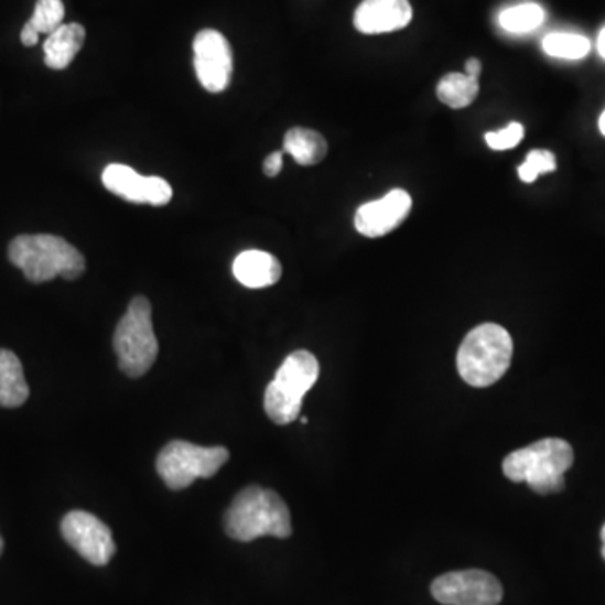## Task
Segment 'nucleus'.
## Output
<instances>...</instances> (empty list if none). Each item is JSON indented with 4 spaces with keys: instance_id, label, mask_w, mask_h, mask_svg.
<instances>
[{
    "instance_id": "nucleus-1",
    "label": "nucleus",
    "mask_w": 605,
    "mask_h": 605,
    "mask_svg": "<svg viewBox=\"0 0 605 605\" xmlns=\"http://www.w3.org/2000/svg\"><path fill=\"white\" fill-rule=\"evenodd\" d=\"M9 261L21 269L31 283L54 278L78 280L85 274V256L66 239L53 234H22L9 245Z\"/></svg>"
},
{
    "instance_id": "nucleus-2",
    "label": "nucleus",
    "mask_w": 605,
    "mask_h": 605,
    "mask_svg": "<svg viewBox=\"0 0 605 605\" xmlns=\"http://www.w3.org/2000/svg\"><path fill=\"white\" fill-rule=\"evenodd\" d=\"M224 530L236 542L248 543L259 537L288 538L293 533L287 503L273 489L248 486L234 498L224 515Z\"/></svg>"
},
{
    "instance_id": "nucleus-3",
    "label": "nucleus",
    "mask_w": 605,
    "mask_h": 605,
    "mask_svg": "<svg viewBox=\"0 0 605 605\" xmlns=\"http://www.w3.org/2000/svg\"><path fill=\"white\" fill-rule=\"evenodd\" d=\"M572 464V446L549 437L508 454L503 461V473L510 482L527 483L538 495H552L565 489V471Z\"/></svg>"
},
{
    "instance_id": "nucleus-4",
    "label": "nucleus",
    "mask_w": 605,
    "mask_h": 605,
    "mask_svg": "<svg viewBox=\"0 0 605 605\" xmlns=\"http://www.w3.org/2000/svg\"><path fill=\"white\" fill-rule=\"evenodd\" d=\"M514 341L507 328L496 323H483L471 329L457 350V372L471 387L493 386L511 365Z\"/></svg>"
},
{
    "instance_id": "nucleus-5",
    "label": "nucleus",
    "mask_w": 605,
    "mask_h": 605,
    "mask_svg": "<svg viewBox=\"0 0 605 605\" xmlns=\"http://www.w3.org/2000/svg\"><path fill=\"white\" fill-rule=\"evenodd\" d=\"M115 354L121 372L131 379L145 376L159 357V342L153 332L152 305L145 296L130 301L114 335Z\"/></svg>"
},
{
    "instance_id": "nucleus-6",
    "label": "nucleus",
    "mask_w": 605,
    "mask_h": 605,
    "mask_svg": "<svg viewBox=\"0 0 605 605\" xmlns=\"http://www.w3.org/2000/svg\"><path fill=\"white\" fill-rule=\"evenodd\" d=\"M318 376L320 364L312 352L296 350L288 355L273 382L266 387L264 411L268 418L278 425L296 421L303 397L315 386Z\"/></svg>"
},
{
    "instance_id": "nucleus-7",
    "label": "nucleus",
    "mask_w": 605,
    "mask_h": 605,
    "mask_svg": "<svg viewBox=\"0 0 605 605\" xmlns=\"http://www.w3.org/2000/svg\"><path fill=\"white\" fill-rule=\"evenodd\" d=\"M229 461L223 446L202 447L187 441H172L156 457V473L174 491L188 488L195 479L213 478Z\"/></svg>"
},
{
    "instance_id": "nucleus-8",
    "label": "nucleus",
    "mask_w": 605,
    "mask_h": 605,
    "mask_svg": "<svg viewBox=\"0 0 605 605\" xmlns=\"http://www.w3.org/2000/svg\"><path fill=\"white\" fill-rule=\"evenodd\" d=\"M432 597L444 605H498L503 587L485 570H457L441 575L431 585Z\"/></svg>"
},
{
    "instance_id": "nucleus-9",
    "label": "nucleus",
    "mask_w": 605,
    "mask_h": 605,
    "mask_svg": "<svg viewBox=\"0 0 605 605\" xmlns=\"http://www.w3.org/2000/svg\"><path fill=\"white\" fill-rule=\"evenodd\" d=\"M61 533L91 565H107L117 552L110 528L88 511H69L61 521Z\"/></svg>"
},
{
    "instance_id": "nucleus-10",
    "label": "nucleus",
    "mask_w": 605,
    "mask_h": 605,
    "mask_svg": "<svg viewBox=\"0 0 605 605\" xmlns=\"http://www.w3.org/2000/svg\"><path fill=\"white\" fill-rule=\"evenodd\" d=\"M194 67L198 83L209 93H223L233 78L229 41L214 29H204L194 40Z\"/></svg>"
},
{
    "instance_id": "nucleus-11",
    "label": "nucleus",
    "mask_w": 605,
    "mask_h": 605,
    "mask_svg": "<svg viewBox=\"0 0 605 605\" xmlns=\"http://www.w3.org/2000/svg\"><path fill=\"white\" fill-rule=\"evenodd\" d=\"M412 209L409 192L393 188L379 201L367 202L355 214V229L365 238L377 239L396 230Z\"/></svg>"
},
{
    "instance_id": "nucleus-12",
    "label": "nucleus",
    "mask_w": 605,
    "mask_h": 605,
    "mask_svg": "<svg viewBox=\"0 0 605 605\" xmlns=\"http://www.w3.org/2000/svg\"><path fill=\"white\" fill-rule=\"evenodd\" d=\"M411 21L409 0H364L354 15L355 29L361 34L399 31Z\"/></svg>"
},
{
    "instance_id": "nucleus-13",
    "label": "nucleus",
    "mask_w": 605,
    "mask_h": 605,
    "mask_svg": "<svg viewBox=\"0 0 605 605\" xmlns=\"http://www.w3.org/2000/svg\"><path fill=\"white\" fill-rule=\"evenodd\" d=\"M233 273L239 283L252 290L273 287L283 274V266L273 255L264 251H245L234 259Z\"/></svg>"
},
{
    "instance_id": "nucleus-14",
    "label": "nucleus",
    "mask_w": 605,
    "mask_h": 605,
    "mask_svg": "<svg viewBox=\"0 0 605 605\" xmlns=\"http://www.w3.org/2000/svg\"><path fill=\"white\" fill-rule=\"evenodd\" d=\"M86 31L78 22L63 24L44 43V63L51 69H66L85 44Z\"/></svg>"
},
{
    "instance_id": "nucleus-15",
    "label": "nucleus",
    "mask_w": 605,
    "mask_h": 605,
    "mask_svg": "<svg viewBox=\"0 0 605 605\" xmlns=\"http://www.w3.org/2000/svg\"><path fill=\"white\" fill-rule=\"evenodd\" d=\"M101 181L111 194L118 195L131 204H149L150 202V177H142L131 166L111 163L105 169Z\"/></svg>"
},
{
    "instance_id": "nucleus-16",
    "label": "nucleus",
    "mask_w": 605,
    "mask_h": 605,
    "mask_svg": "<svg viewBox=\"0 0 605 605\" xmlns=\"http://www.w3.org/2000/svg\"><path fill=\"white\" fill-rule=\"evenodd\" d=\"M29 399L24 368L18 355L11 350H0V408H21Z\"/></svg>"
},
{
    "instance_id": "nucleus-17",
    "label": "nucleus",
    "mask_w": 605,
    "mask_h": 605,
    "mask_svg": "<svg viewBox=\"0 0 605 605\" xmlns=\"http://www.w3.org/2000/svg\"><path fill=\"white\" fill-rule=\"evenodd\" d=\"M284 152L300 165L312 166L325 160L328 143L318 131L294 127L284 134Z\"/></svg>"
},
{
    "instance_id": "nucleus-18",
    "label": "nucleus",
    "mask_w": 605,
    "mask_h": 605,
    "mask_svg": "<svg viewBox=\"0 0 605 605\" xmlns=\"http://www.w3.org/2000/svg\"><path fill=\"white\" fill-rule=\"evenodd\" d=\"M478 78H471L461 73H450L441 78L437 85V98L441 104L447 105L453 110L469 107L478 98Z\"/></svg>"
},
{
    "instance_id": "nucleus-19",
    "label": "nucleus",
    "mask_w": 605,
    "mask_h": 605,
    "mask_svg": "<svg viewBox=\"0 0 605 605\" xmlns=\"http://www.w3.org/2000/svg\"><path fill=\"white\" fill-rule=\"evenodd\" d=\"M543 50L560 60H582L591 51V41L572 32H553L543 40Z\"/></svg>"
},
{
    "instance_id": "nucleus-20",
    "label": "nucleus",
    "mask_w": 605,
    "mask_h": 605,
    "mask_svg": "<svg viewBox=\"0 0 605 605\" xmlns=\"http://www.w3.org/2000/svg\"><path fill=\"white\" fill-rule=\"evenodd\" d=\"M545 12L538 4H521L507 9L499 14V24L505 31L523 34L542 24Z\"/></svg>"
},
{
    "instance_id": "nucleus-21",
    "label": "nucleus",
    "mask_w": 605,
    "mask_h": 605,
    "mask_svg": "<svg viewBox=\"0 0 605 605\" xmlns=\"http://www.w3.org/2000/svg\"><path fill=\"white\" fill-rule=\"evenodd\" d=\"M64 4L63 0H37L36 8L29 19V24L36 29L40 34H53L57 28L63 25Z\"/></svg>"
},
{
    "instance_id": "nucleus-22",
    "label": "nucleus",
    "mask_w": 605,
    "mask_h": 605,
    "mask_svg": "<svg viewBox=\"0 0 605 605\" xmlns=\"http://www.w3.org/2000/svg\"><path fill=\"white\" fill-rule=\"evenodd\" d=\"M557 169V159L550 150H531L527 160L518 166V177L521 182L537 181L538 175L553 172Z\"/></svg>"
},
{
    "instance_id": "nucleus-23",
    "label": "nucleus",
    "mask_w": 605,
    "mask_h": 605,
    "mask_svg": "<svg viewBox=\"0 0 605 605\" xmlns=\"http://www.w3.org/2000/svg\"><path fill=\"white\" fill-rule=\"evenodd\" d=\"M523 125L514 121L503 130L489 131V133H486L485 140L491 150H510L515 149L523 140Z\"/></svg>"
},
{
    "instance_id": "nucleus-24",
    "label": "nucleus",
    "mask_w": 605,
    "mask_h": 605,
    "mask_svg": "<svg viewBox=\"0 0 605 605\" xmlns=\"http://www.w3.org/2000/svg\"><path fill=\"white\" fill-rule=\"evenodd\" d=\"M172 198V187L165 179L150 177V206H166Z\"/></svg>"
},
{
    "instance_id": "nucleus-25",
    "label": "nucleus",
    "mask_w": 605,
    "mask_h": 605,
    "mask_svg": "<svg viewBox=\"0 0 605 605\" xmlns=\"http://www.w3.org/2000/svg\"><path fill=\"white\" fill-rule=\"evenodd\" d=\"M283 169V152H273L271 155L266 156L262 171L268 177H277Z\"/></svg>"
},
{
    "instance_id": "nucleus-26",
    "label": "nucleus",
    "mask_w": 605,
    "mask_h": 605,
    "mask_svg": "<svg viewBox=\"0 0 605 605\" xmlns=\"http://www.w3.org/2000/svg\"><path fill=\"white\" fill-rule=\"evenodd\" d=\"M37 41H40V32L32 28L29 22H25V25L21 31V43L24 44V46L32 47L36 46Z\"/></svg>"
},
{
    "instance_id": "nucleus-27",
    "label": "nucleus",
    "mask_w": 605,
    "mask_h": 605,
    "mask_svg": "<svg viewBox=\"0 0 605 605\" xmlns=\"http://www.w3.org/2000/svg\"><path fill=\"white\" fill-rule=\"evenodd\" d=\"M483 64L482 61L476 60V57H471L466 61V75L471 78H479L482 75Z\"/></svg>"
},
{
    "instance_id": "nucleus-28",
    "label": "nucleus",
    "mask_w": 605,
    "mask_h": 605,
    "mask_svg": "<svg viewBox=\"0 0 605 605\" xmlns=\"http://www.w3.org/2000/svg\"><path fill=\"white\" fill-rule=\"evenodd\" d=\"M597 50L605 60V28L602 29L601 34H598Z\"/></svg>"
},
{
    "instance_id": "nucleus-29",
    "label": "nucleus",
    "mask_w": 605,
    "mask_h": 605,
    "mask_svg": "<svg viewBox=\"0 0 605 605\" xmlns=\"http://www.w3.org/2000/svg\"><path fill=\"white\" fill-rule=\"evenodd\" d=\"M601 538H602V557H604V560H605V525L604 527H602Z\"/></svg>"
},
{
    "instance_id": "nucleus-30",
    "label": "nucleus",
    "mask_w": 605,
    "mask_h": 605,
    "mask_svg": "<svg viewBox=\"0 0 605 605\" xmlns=\"http://www.w3.org/2000/svg\"><path fill=\"white\" fill-rule=\"evenodd\" d=\"M598 128H601L602 134L605 137V110L604 114L601 115V120H598Z\"/></svg>"
},
{
    "instance_id": "nucleus-31",
    "label": "nucleus",
    "mask_w": 605,
    "mask_h": 605,
    "mask_svg": "<svg viewBox=\"0 0 605 605\" xmlns=\"http://www.w3.org/2000/svg\"><path fill=\"white\" fill-rule=\"evenodd\" d=\"M2 550H4V540L0 537V555H2Z\"/></svg>"
},
{
    "instance_id": "nucleus-32",
    "label": "nucleus",
    "mask_w": 605,
    "mask_h": 605,
    "mask_svg": "<svg viewBox=\"0 0 605 605\" xmlns=\"http://www.w3.org/2000/svg\"><path fill=\"white\" fill-rule=\"evenodd\" d=\"M300 422H301V424H309V419H306V418H301V419H300Z\"/></svg>"
}]
</instances>
